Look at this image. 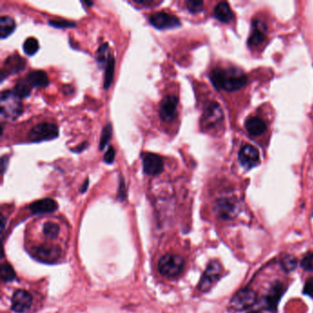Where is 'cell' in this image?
I'll list each match as a JSON object with an SVG mask.
<instances>
[{
    "instance_id": "cell-1",
    "label": "cell",
    "mask_w": 313,
    "mask_h": 313,
    "mask_svg": "<svg viewBox=\"0 0 313 313\" xmlns=\"http://www.w3.org/2000/svg\"><path fill=\"white\" fill-rule=\"evenodd\" d=\"M210 80L218 89L235 91L242 88L247 82L246 76L238 68H215L210 72Z\"/></svg>"
},
{
    "instance_id": "cell-2",
    "label": "cell",
    "mask_w": 313,
    "mask_h": 313,
    "mask_svg": "<svg viewBox=\"0 0 313 313\" xmlns=\"http://www.w3.org/2000/svg\"><path fill=\"white\" fill-rule=\"evenodd\" d=\"M185 265V261L180 256L167 254L161 258L158 263V269L163 276L169 279H174L181 274Z\"/></svg>"
},
{
    "instance_id": "cell-3",
    "label": "cell",
    "mask_w": 313,
    "mask_h": 313,
    "mask_svg": "<svg viewBox=\"0 0 313 313\" xmlns=\"http://www.w3.org/2000/svg\"><path fill=\"white\" fill-rule=\"evenodd\" d=\"M0 112L2 117L5 118H16L21 115L23 107L13 91H3L0 96Z\"/></svg>"
},
{
    "instance_id": "cell-4",
    "label": "cell",
    "mask_w": 313,
    "mask_h": 313,
    "mask_svg": "<svg viewBox=\"0 0 313 313\" xmlns=\"http://www.w3.org/2000/svg\"><path fill=\"white\" fill-rule=\"evenodd\" d=\"M58 135V127L50 122H43L34 126L28 132V138L33 142L56 139Z\"/></svg>"
},
{
    "instance_id": "cell-5",
    "label": "cell",
    "mask_w": 313,
    "mask_h": 313,
    "mask_svg": "<svg viewBox=\"0 0 313 313\" xmlns=\"http://www.w3.org/2000/svg\"><path fill=\"white\" fill-rule=\"evenodd\" d=\"M223 267L218 261H211L209 263L206 270L202 276L199 289L201 292H207L213 286L216 282L220 279L222 276Z\"/></svg>"
},
{
    "instance_id": "cell-6",
    "label": "cell",
    "mask_w": 313,
    "mask_h": 313,
    "mask_svg": "<svg viewBox=\"0 0 313 313\" xmlns=\"http://www.w3.org/2000/svg\"><path fill=\"white\" fill-rule=\"evenodd\" d=\"M32 256L38 261L44 263H54L62 256V249L56 245L42 244L31 249Z\"/></svg>"
},
{
    "instance_id": "cell-7",
    "label": "cell",
    "mask_w": 313,
    "mask_h": 313,
    "mask_svg": "<svg viewBox=\"0 0 313 313\" xmlns=\"http://www.w3.org/2000/svg\"><path fill=\"white\" fill-rule=\"evenodd\" d=\"M257 295L253 289H241L233 296L230 301V306L235 311H244L256 304Z\"/></svg>"
},
{
    "instance_id": "cell-8",
    "label": "cell",
    "mask_w": 313,
    "mask_h": 313,
    "mask_svg": "<svg viewBox=\"0 0 313 313\" xmlns=\"http://www.w3.org/2000/svg\"><path fill=\"white\" fill-rule=\"evenodd\" d=\"M149 21L151 25L158 29L174 28L180 26V21L174 15L165 11H156L150 16Z\"/></svg>"
},
{
    "instance_id": "cell-9",
    "label": "cell",
    "mask_w": 313,
    "mask_h": 313,
    "mask_svg": "<svg viewBox=\"0 0 313 313\" xmlns=\"http://www.w3.org/2000/svg\"><path fill=\"white\" fill-rule=\"evenodd\" d=\"M33 302L32 296L26 290L19 289L11 299V310L16 313H28Z\"/></svg>"
},
{
    "instance_id": "cell-10",
    "label": "cell",
    "mask_w": 313,
    "mask_h": 313,
    "mask_svg": "<svg viewBox=\"0 0 313 313\" xmlns=\"http://www.w3.org/2000/svg\"><path fill=\"white\" fill-rule=\"evenodd\" d=\"M223 118V112L220 105L212 102L205 109L202 116V124L204 127L210 129L218 125Z\"/></svg>"
},
{
    "instance_id": "cell-11",
    "label": "cell",
    "mask_w": 313,
    "mask_h": 313,
    "mask_svg": "<svg viewBox=\"0 0 313 313\" xmlns=\"http://www.w3.org/2000/svg\"><path fill=\"white\" fill-rule=\"evenodd\" d=\"M142 168L145 174L157 175L163 172L164 162L160 155L156 153H144L142 155Z\"/></svg>"
},
{
    "instance_id": "cell-12",
    "label": "cell",
    "mask_w": 313,
    "mask_h": 313,
    "mask_svg": "<svg viewBox=\"0 0 313 313\" xmlns=\"http://www.w3.org/2000/svg\"><path fill=\"white\" fill-rule=\"evenodd\" d=\"M26 61L19 55L14 54L12 56H8L1 71V81L5 79V77L9 75H14L21 72L25 68Z\"/></svg>"
},
{
    "instance_id": "cell-13",
    "label": "cell",
    "mask_w": 313,
    "mask_h": 313,
    "mask_svg": "<svg viewBox=\"0 0 313 313\" xmlns=\"http://www.w3.org/2000/svg\"><path fill=\"white\" fill-rule=\"evenodd\" d=\"M178 105V98L175 96H167L160 103L159 114L162 120L169 122L175 118V112Z\"/></svg>"
},
{
    "instance_id": "cell-14",
    "label": "cell",
    "mask_w": 313,
    "mask_h": 313,
    "mask_svg": "<svg viewBox=\"0 0 313 313\" xmlns=\"http://www.w3.org/2000/svg\"><path fill=\"white\" fill-rule=\"evenodd\" d=\"M239 161L245 168L256 167L260 161L259 151L251 144L244 145L239 153Z\"/></svg>"
},
{
    "instance_id": "cell-15",
    "label": "cell",
    "mask_w": 313,
    "mask_h": 313,
    "mask_svg": "<svg viewBox=\"0 0 313 313\" xmlns=\"http://www.w3.org/2000/svg\"><path fill=\"white\" fill-rule=\"evenodd\" d=\"M215 209L217 215L223 219H231L238 211L237 202L231 199H221L215 203Z\"/></svg>"
},
{
    "instance_id": "cell-16",
    "label": "cell",
    "mask_w": 313,
    "mask_h": 313,
    "mask_svg": "<svg viewBox=\"0 0 313 313\" xmlns=\"http://www.w3.org/2000/svg\"><path fill=\"white\" fill-rule=\"evenodd\" d=\"M28 209L34 214H45L55 212L58 209V205L56 200L46 198L31 203Z\"/></svg>"
},
{
    "instance_id": "cell-17",
    "label": "cell",
    "mask_w": 313,
    "mask_h": 313,
    "mask_svg": "<svg viewBox=\"0 0 313 313\" xmlns=\"http://www.w3.org/2000/svg\"><path fill=\"white\" fill-rule=\"evenodd\" d=\"M285 291L284 286L281 283H277L270 289V292L265 298V305L266 309H268L271 312L277 311L279 300L281 299V296Z\"/></svg>"
},
{
    "instance_id": "cell-18",
    "label": "cell",
    "mask_w": 313,
    "mask_h": 313,
    "mask_svg": "<svg viewBox=\"0 0 313 313\" xmlns=\"http://www.w3.org/2000/svg\"><path fill=\"white\" fill-rule=\"evenodd\" d=\"M254 29L248 40V44L251 47H256L261 45L265 40V27L261 21L254 22Z\"/></svg>"
},
{
    "instance_id": "cell-19",
    "label": "cell",
    "mask_w": 313,
    "mask_h": 313,
    "mask_svg": "<svg viewBox=\"0 0 313 313\" xmlns=\"http://www.w3.org/2000/svg\"><path fill=\"white\" fill-rule=\"evenodd\" d=\"M32 87H46L49 85L47 74L42 70H35L25 77Z\"/></svg>"
},
{
    "instance_id": "cell-20",
    "label": "cell",
    "mask_w": 313,
    "mask_h": 313,
    "mask_svg": "<svg viewBox=\"0 0 313 313\" xmlns=\"http://www.w3.org/2000/svg\"><path fill=\"white\" fill-rule=\"evenodd\" d=\"M245 128L252 136H258L266 131V124L262 118L258 117L249 118L245 122Z\"/></svg>"
},
{
    "instance_id": "cell-21",
    "label": "cell",
    "mask_w": 313,
    "mask_h": 313,
    "mask_svg": "<svg viewBox=\"0 0 313 313\" xmlns=\"http://www.w3.org/2000/svg\"><path fill=\"white\" fill-rule=\"evenodd\" d=\"M214 16L216 19L224 23H228L233 19V13L230 6L226 2L219 3L214 8Z\"/></svg>"
},
{
    "instance_id": "cell-22",
    "label": "cell",
    "mask_w": 313,
    "mask_h": 313,
    "mask_svg": "<svg viewBox=\"0 0 313 313\" xmlns=\"http://www.w3.org/2000/svg\"><path fill=\"white\" fill-rule=\"evenodd\" d=\"M16 22L9 16H2L0 18V37L5 39L14 32Z\"/></svg>"
},
{
    "instance_id": "cell-23",
    "label": "cell",
    "mask_w": 313,
    "mask_h": 313,
    "mask_svg": "<svg viewBox=\"0 0 313 313\" xmlns=\"http://www.w3.org/2000/svg\"><path fill=\"white\" fill-rule=\"evenodd\" d=\"M114 71H115V59H114V56L110 54L106 63V67H105L104 84H103L105 89H109L111 87L113 77H114Z\"/></svg>"
},
{
    "instance_id": "cell-24",
    "label": "cell",
    "mask_w": 313,
    "mask_h": 313,
    "mask_svg": "<svg viewBox=\"0 0 313 313\" xmlns=\"http://www.w3.org/2000/svg\"><path fill=\"white\" fill-rule=\"evenodd\" d=\"M31 90L32 86L30 85V84L28 83L26 78H23L17 82L12 91L16 97L19 98H25L30 95Z\"/></svg>"
},
{
    "instance_id": "cell-25",
    "label": "cell",
    "mask_w": 313,
    "mask_h": 313,
    "mask_svg": "<svg viewBox=\"0 0 313 313\" xmlns=\"http://www.w3.org/2000/svg\"><path fill=\"white\" fill-rule=\"evenodd\" d=\"M0 276L3 282H10L13 281L16 279V272L11 264L8 263H3L1 265V270H0Z\"/></svg>"
},
{
    "instance_id": "cell-26",
    "label": "cell",
    "mask_w": 313,
    "mask_h": 313,
    "mask_svg": "<svg viewBox=\"0 0 313 313\" xmlns=\"http://www.w3.org/2000/svg\"><path fill=\"white\" fill-rule=\"evenodd\" d=\"M42 230H43V234L45 235V237H47L49 239H56L59 235L60 227L56 223L48 222V223H44Z\"/></svg>"
},
{
    "instance_id": "cell-27",
    "label": "cell",
    "mask_w": 313,
    "mask_h": 313,
    "mask_svg": "<svg viewBox=\"0 0 313 313\" xmlns=\"http://www.w3.org/2000/svg\"><path fill=\"white\" fill-rule=\"evenodd\" d=\"M22 48L26 55L33 56L39 50V42L33 37H29L23 43Z\"/></svg>"
},
{
    "instance_id": "cell-28",
    "label": "cell",
    "mask_w": 313,
    "mask_h": 313,
    "mask_svg": "<svg viewBox=\"0 0 313 313\" xmlns=\"http://www.w3.org/2000/svg\"><path fill=\"white\" fill-rule=\"evenodd\" d=\"M112 125L111 123L107 124L103 128L101 136H100V142H99V150L102 151L104 150L105 147L108 145L110 140L112 139Z\"/></svg>"
},
{
    "instance_id": "cell-29",
    "label": "cell",
    "mask_w": 313,
    "mask_h": 313,
    "mask_svg": "<svg viewBox=\"0 0 313 313\" xmlns=\"http://www.w3.org/2000/svg\"><path fill=\"white\" fill-rule=\"evenodd\" d=\"M281 265L285 272H291L297 267V259L293 256H285L281 260Z\"/></svg>"
},
{
    "instance_id": "cell-30",
    "label": "cell",
    "mask_w": 313,
    "mask_h": 313,
    "mask_svg": "<svg viewBox=\"0 0 313 313\" xmlns=\"http://www.w3.org/2000/svg\"><path fill=\"white\" fill-rule=\"evenodd\" d=\"M108 51H109V44L107 42L102 43L100 45V47L98 48V52H97V61L100 64L104 63H107L108 57L110 56Z\"/></svg>"
},
{
    "instance_id": "cell-31",
    "label": "cell",
    "mask_w": 313,
    "mask_h": 313,
    "mask_svg": "<svg viewBox=\"0 0 313 313\" xmlns=\"http://www.w3.org/2000/svg\"><path fill=\"white\" fill-rule=\"evenodd\" d=\"M49 24L51 26L56 28H73L76 27V23L74 21H66L63 19H56V20H51L49 21Z\"/></svg>"
},
{
    "instance_id": "cell-32",
    "label": "cell",
    "mask_w": 313,
    "mask_h": 313,
    "mask_svg": "<svg viewBox=\"0 0 313 313\" xmlns=\"http://www.w3.org/2000/svg\"><path fill=\"white\" fill-rule=\"evenodd\" d=\"M301 266L306 271L313 272V253H308L301 261Z\"/></svg>"
},
{
    "instance_id": "cell-33",
    "label": "cell",
    "mask_w": 313,
    "mask_h": 313,
    "mask_svg": "<svg viewBox=\"0 0 313 313\" xmlns=\"http://www.w3.org/2000/svg\"><path fill=\"white\" fill-rule=\"evenodd\" d=\"M186 6L191 13H198V12H200L203 9V2L189 0V1L186 2Z\"/></svg>"
},
{
    "instance_id": "cell-34",
    "label": "cell",
    "mask_w": 313,
    "mask_h": 313,
    "mask_svg": "<svg viewBox=\"0 0 313 313\" xmlns=\"http://www.w3.org/2000/svg\"><path fill=\"white\" fill-rule=\"evenodd\" d=\"M127 198V189H126V184L122 176L119 177L118 188V199L119 201H124Z\"/></svg>"
},
{
    "instance_id": "cell-35",
    "label": "cell",
    "mask_w": 313,
    "mask_h": 313,
    "mask_svg": "<svg viewBox=\"0 0 313 313\" xmlns=\"http://www.w3.org/2000/svg\"><path fill=\"white\" fill-rule=\"evenodd\" d=\"M115 149H114V147L111 146L109 147V149H108V151L106 152L104 155V162L105 163H107V164H112L113 162H114V159H115Z\"/></svg>"
},
{
    "instance_id": "cell-36",
    "label": "cell",
    "mask_w": 313,
    "mask_h": 313,
    "mask_svg": "<svg viewBox=\"0 0 313 313\" xmlns=\"http://www.w3.org/2000/svg\"><path fill=\"white\" fill-rule=\"evenodd\" d=\"M304 294L313 298V278L308 279L304 286Z\"/></svg>"
},
{
    "instance_id": "cell-37",
    "label": "cell",
    "mask_w": 313,
    "mask_h": 313,
    "mask_svg": "<svg viewBox=\"0 0 313 313\" xmlns=\"http://www.w3.org/2000/svg\"><path fill=\"white\" fill-rule=\"evenodd\" d=\"M87 147H88V143H87L86 142H82L81 144H79L78 146L76 147L75 149H72L71 151H72V152H74V153H82L83 151H85Z\"/></svg>"
},
{
    "instance_id": "cell-38",
    "label": "cell",
    "mask_w": 313,
    "mask_h": 313,
    "mask_svg": "<svg viewBox=\"0 0 313 313\" xmlns=\"http://www.w3.org/2000/svg\"><path fill=\"white\" fill-rule=\"evenodd\" d=\"M8 164V158L7 156H2L1 158V169H2V174L5 173L7 169V165Z\"/></svg>"
},
{
    "instance_id": "cell-39",
    "label": "cell",
    "mask_w": 313,
    "mask_h": 313,
    "mask_svg": "<svg viewBox=\"0 0 313 313\" xmlns=\"http://www.w3.org/2000/svg\"><path fill=\"white\" fill-rule=\"evenodd\" d=\"M88 185H89V179L86 178V179L85 180V182H84L82 187L80 188V192H81V193H85V192L86 191L87 188H88Z\"/></svg>"
},
{
    "instance_id": "cell-40",
    "label": "cell",
    "mask_w": 313,
    "mask_h": 313,
    "mask_svg": "<svg viewBox=\"0 0 313 313\" xmlns=\"http://www.w3.org/2000/svg\"><path fill=\"white\" fill-rule=\"evenodd\" d=\"M84 4H86L87 6H92L93 2H84Z\"/></svg>"
}]
</instances>
